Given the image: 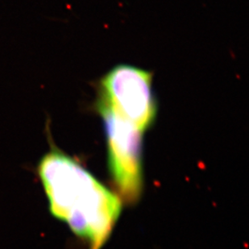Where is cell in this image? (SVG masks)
I'll return each instance as SVG.
<instances>
[{
    "label": "cell",
    "mask_w": 249,
    "mask_h": 249,
    "mask_svg": "<svg viewBox=\"0 0 249 249\" xmlns=\"http://www.w3.org/2000/svg\"><path fill=\"white\" fill-rule=\"evenodd\" d=\"M104 120L109 168L115 186L126 202H136L142 189V136L143 132L120 113L97 101Z\"/></svg>",
    "instance_id": "obj_2"
},
{
    "label": "cell",
    "mask_w": 249,
    "mask_h": 249,
    "mask_svg": "<svg viewBox=\"0 0 249 249\" xmlns=\"http://www.w3.org/2000/svg\"><path fill=\"white\" fill-rule=\"evenodd\" d=\"M46 125L50 148L39 160L36 171L50 214L87 240L89 249H100L120 216L121 201L75 158L55 145L49 121Z\"/></svg>",
    "instance_id": "obj_1"
},
{
    "label": "cell",
    "mask_w": 249,
    "mask_h": 249,
    "mask_svg": "<svg viewBox=\"0 0 249 249\" xmlns=\"http://www.w3.org/2000/svg\"><path fill=\"white\" fill-rule=\"evenodd\" d=\"M152 73L134 66L120 65L101 80L98 101L107 104L144 132L157 115Z\"/></svg>",
    "instance_id": "obj_3"
}]
</instances>
